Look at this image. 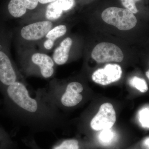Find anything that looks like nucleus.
Returning <instances> with one entry per match:
<instances>
[{"mask_svg":"<svg viewBox=\"0 0 149 149\" xmlns=\"http://www.w3.org/2000/svg\"><path fill=\"white\" fill-rule=\"evenodd\" d=\"M13 117L35 132H53L61 123L59 110L48 102L40 89L31 95L27 82L17 81L1 91Z\"/></svg>","mask_w":149,"mask_h":149,"instance_id":"nucleus-1","label":"nucleus"},{"mask_svg":"<svg viewBox=\"0 0 149 149\" xmlns=\"http://www.w3.org/2000/svg\"><path fill=\"white\" fill-rule=\"evenodd\" d=\"M40 89L46 100L58 110L77 106L83 100L84 87L78 81L65 83L54 78L47 87Z\"/></svg>","mask_w":149,"mask_h":149,"instance_id":"nucleus-2","label":"nucleus"},{"mask_svg":"<svg viewBox=\"0 0 149 149\" xmlns=\"http://www.w3.org/2000/svg\"><path fill=\"white\" fill-rule=\"evenodd\" d=\"M19 70L25 77L48 79L54 77L56 65L52 56L37 47L16 49Z\"/></svg>","mask_w":149,"mask_h":149,"instance_id":"nucleus-3","label":"nucleus"},{"mask_svg":"<svg viewBox=\"0 0 149 149\" xmlns=\"http://www.w3.org/2000/svg\"><path fill=\"white\" fill-rule=\"evenodd\" d=\"M13 30L0 22V91L17 81L26 82L12 57L10 46Z\"/></svg>","mask_w":149,"mask_h":149,"instance_id":"nucleus-4","label":"nucleus"},{"mask_svg":"<svg viewBox=\"0 0 149 149\" xmlns=\"http://www.w3.org/2000/svg\"><path fill=\"white\" fill-rule=\"evenodd\" d=\"M60 22L42 20L20 25L13 30L16 49L37 47L48 32Z\"/></svg>","mask_w":149,"mask_h":149,"instance_id":"nucleus-5","label":"nucleus"},{"mask_svg":"<svg viewBox=\"0 0 149 149\" xmlns=\"http://www.w3.org/2000/svg\"><path fill=\"white\" fill-rule=\"evenodd\" d=\"M75 3V0H56L48 4L44 13L29 15L22 19L19 23L22 25L42 20L58 22L63 14L72 9Z\"/></svg>","mask_w":149,"mask_h":149,"instance_id":"nucleus-6","label":"nucleus"},{"mask_svg":"<svg viewBox=\"0 0 149 149\" xmlns=\"http://www.w3.org/2000/svg\"><path fill=\"white\" fill-rule=\"evenodd\" d=\"M102 18L107 24L124 31L132 29L137 22L136 16L131 11L116 7L105 9L102 13Z\"/></svg>","mask_w":149,"mask_h":149,"instance_id":"nucleus-7","label":"nucleus"},{"mask_svg":"<svg viewBox=\"0 0 149 149\" xmlns=\"http://www.w3.org/2000/svg\"><path fill=\"white\" fill-rule=\"evenodd\" d=\"M91 56L98 63L120 62L124 57L120 48L109 42H102L97 45L92 51Z\"/></svg>","mask_w":149,"mask_h":149,"instance_id":"nucleus-8","label":"nucleus"},{"mask_svg":"<svg viewBox=\"0 0 149 149\" xmlns=\"http://www.w3.org/2000/svg\"><path fill=\"white\" fill-rule=\"evenodd\" d=\"M116 121V114L112 105L105 103L91 122V128L96 131L110 129Z\"/></svg>","mask_w":149,"mask_h":149,"instance_id":"nucleus-9","label":"nucleus"},{"mask_svg":"<svg viewBox=\"0 0 149 149\" xmlns=\"http://www.w3.org/2000/svg\"><path fill=\"white\" fill-rule=\"evenodd\" d=\"M38 0H9L6 8L5 18L23 19L27 17L28 11L37 8Z\"/></svg>","mask_w":149,"mask_h":149,"instance_id":"nucleus-10","label":"nucleus"},{"mask_svg":"<svg viewBox=\"0 0 149 149\" xmlns=\"http://www.w3.org/2000/svg\"><path fill=\"white\" fill-rule=\"evenodd\" d=\"M67 31V26L65 24L61 22L56 24L37 45L38 50L47 54L53 52L55 47L66 35Z\"/></svg>","mask_w":149,"mask_h":149,"instance_id":"nucleus-11","label":"nucleus"},{"mask_svg":"<svg viewBox=\"0 0 149 149\" xmlns=\"http://www.w3.org/2000/svg\"><path fill=\"white\" fill-rule=\"evenodd\" d=\"M122 70L119 65L108 64L104 68L96 70L92 74V80L97 84L109 85L120 80Z\"/></svg>","mask_w":149,"mask_h":149,"instance_id":"nucleus-12","label":"nucleus"},{"mask_svg":"<svg viewBox=\"0 0 149 149\" xmlns=\"http://www.w3.org/2000/svg\"><path fill=\"white\" fill-rule=\"evenodd\" d=\"M73 43L72 37H67L63 38L55 47L52 57L56 65H63L69 60Z\"/></svg>","mask_w":149,"mask_h":149,"instance_id":"nucleus-13","label":"nucleus"},{"mask_svg":"<svg viewBox=\"0 0 149 149\" xmlns=\"http://www.w3.org/2000/svg\"><path fill=\"white\" fill-rule=\"evenodd\" d=\"M80 142L77 139H68L56 142L51 149H80Z\"/></svg>","mask_w":149,"mask_h":149,"instance_id":"nucleus-14","label":"nucleus"},{"mask_svg":"<svg viewBox=\"0 0 149 149\" xmlns=\"http://www.w3.org/2000/svg\"><path fill=\"white\" fill-rule=\"evenodd\" d=\"M14 142L5 129L0 126V149H13Z\"/></svg>","mask_w":149,"mask_h":149,"instance_id":"nucleus-15","label":"nucleus"},{"mask_svg":"<svg viewBox=\"0 0 149 149\" xmlns=\"http://www.w3.org/2000/svg\"><path fill=\"white\" fill-rule=\"evenodd\" d=\"M129 84L142 93H146L148 90L146 80L143 78L134 76L129 80Z\"/></svg>","mask_w":149,"mask_h":149,"instance_id":"nucleus-16","label":"nucleus"},{"mask_svg":"<svg viewBox=\"0 0 149 149\" xmlns=\"http://www.w3.org/2000/svg\"><path fill=\"white\" fill-rule=\"evenodd\" d=\"M114 135L110 129L102 130L99 136V141L104 145H109L113 141Z\"/></svg>","mask_w":149,"mask_h":149,"instance_id":"nucleus-17","label":"nucleus"},{"mask_svg":"<svg viewBox=\"0 0 149 149\" xmlns=\"http://www.w3.org/2000/svg\"><path fill=\"white\" fill-rule=\"evenodd\" d=\"M122 4L125 9L130 10L133 14H136L139 12L136 4L142 0H120Z\"/></svg>","mask_w":149,"mask_h":149,"instance_id":"nucleus-18","label":"nucleus"},{"mask_svg":"<svg viewBox=\"0 0 149 149\" xmlns=\"http://www.w3.org/2000/svg\"><path fill=\"white\" fill-rule=\"evenodd\" d=\"M140 120L143 126L149 128V110L144 109L140 113Z\"/></svg>","mask_w":149,"mask_h":149,"instance_id":"nucleus-19","label":"nucleus"},{"mask_svg":"<svg viewBox=\"0 0 149 149\" xmlns=\"http://www.w3.org/2000/svg\"><path fill=\"white\" fill-rule=\"evenodd\" d=\"M38 1L39 3L41 4H47L54 1L56 0H38Z\"/></svg>","mask_w":149,"mask_h":149,"instance_id":"nucleus-20","label":"nucleus"},{"mask_svg":"<svg viewBox=\"0 0 149 149\" xmlns=\"http://www.w3.org/2000/svg\"><path fill=\"white\" fill-rule=\"evenodd\" d=\"M144 145L149 148V138H147L144 141Z\"/></svg>","mask_w":149,"mask_h":149,"instance_id":"nucleus-21","label":"nucleus"},{"mask_svg":"<svg viewBox=\"0 0 149 149\" xmlns=\"http://www.w3.org/2000/svg\"><path fill=\"white\" fill-rule=\"evenodd\" d=\"M32 149H42L37 144L33 145L32 147Z\"/></svg>","mask_w":149,"mask_h":149,"instance_id":"nucleus-22","label":"nucleus"},{"mask_svg":"<svg viewBox=\"0 0 149 149\" xmlns=\"http://www.w3.org/2000/svg\"><path fill=\"white\" fill-rule=\"evenodd\" d=\"M146 75L147 77H148L149 80V69L146 72Z\"/></svg>","mask_w":149,"mask_h":149,"instance_id":"nucleus-23","label":"nucleus"},{"mask_svg":"<svg viewBox=\"0 0 149 149\" xmlns=\"http://www.w3.org/2000/svg\"></svg>","mask_w":149,"mask_h":149,"instance_id":"nucleus-24","label":"nucleus"}]
</instances>
